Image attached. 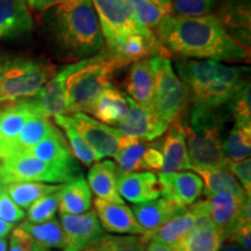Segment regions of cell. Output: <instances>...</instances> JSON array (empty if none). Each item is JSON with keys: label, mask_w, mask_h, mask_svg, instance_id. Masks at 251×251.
<instances>
[{"label": "cell", "mask_w": 251, "mask_h": 251, "mask_svg": "<svg viewBox=\"0 0 251 251\" xmlns=\"http://www.w3.org/2000/svg\"><path fill=\"white\" fill-rule=\"evenodd\" d=\"M6 190V184L2 181L1 178H0V194H1Z\"/></svg>", "instance_id": "cell-53"}, {"label": "cell", "mask_w": 251, "mask_h": 251, "mask_svg": "<svg viewBox=\"0 0 251 251\" xmlns=\"http://www.w3.org/2000/svg\"><path fill=\"white\" fill-rule=\"evenodd\" d=\"M90 114L106 126H117L128 113L127 96L111 86L100 94L91 106Z\"/></svg>", "instance_id": "cell-29"}, {"label": "cell", "mask_w": 251, "mask_h": 251, "mask_svg": "<svg viewBox=\"0 0 251 251\" xmlns=\"http://www.w3.org/2000/svg\"><path fill=\"white\" fill-rule=\"evenodd\" d=\"M50 25L57 42L72 58L92 57L105 46L91 0H65L55 6Z\"/></svg>", "instance_id": "cell-3"}, {"label": "cell", "mask_w": 251, "mask_h": 251, "mask_svg": "<svg viewBox=\"0 0 251 251\" xmlns=\"http://www.w3.org/2000/svg\"><path fill=\"white\" fill-rule=\"evenodd\" d=\"M59 197L57 192L43 197L34 202L27 211V221L30 224H43L55 218L58 211Z\"/></svg>", "instance_id": "cell-40"}, {"label": "cell", "mask_w": 251, "mask_h": 251, "mask_svg": "<svg viewBox=\"0 0 251 251\" xmlns=\"http://www.w3.org/2000/svg\"><path fill=\"white\" fill-rule=\"evenodd\" d=\"M224 153L228 162H240L250 158L251 122H235L224 141Z\"/></svg>", "instance_id": "cell-33"}, {"label": "cell", "mask_w": 251, "mask_h": 251, "mask_svg": "<svg viewBox=\"0 0 251 251\" xmlns=\"http://www.w3.org/2000/svg\"><path fill=\"white\" fill-rule=\"evenodd\" d=\"M58 197L59 214H83L89 212L92 205V192L81 175L63 184Z\"/></svg>", "instance_id": "cell-28"}, {"label": "cell", "mask_w": 251, "mask_h": 251, "mask_svg": "<svg viewBox=\"0 0 251 251\" xmlns=\"http://www.w3.org/2000/svg\"><path fill=\"white\" fill-rule=\"evenodd\" d=\"M98 17L100 28L108 49L115 47L130 34L155 36L135 17L130 0H91Z\"/></svg>", "instance_id": "cell-8"}, {"label": "cell", "mask_w": 251, "mask_h": 251, "mask_svg": "<svg viewBox=\"0 0 251 251\" xmlns=\"http://www.w3.org/2000/svg\"><path fill=\"white\" fill-rule=\"evenodd\" d=\"M62 185L19 181L6 185V192L20 208L28 209L37 200L61 190Z\"/></svg>", "instance_id": "cell-32"}, {"label": "cell", "mask_w": 251, "mask_h": 251, "mask_svg": "<svg viewBox=\"0 0 251 251\" xmlns=\"http://www.w3.org/2000/svg\"><path fill=\"white\" fill-rule=\"evenodd\" d=\"M228 170L230 174L237 178L238 184L243 188L248 197L251 194V161L250 158L243 159L240 162H229L228 163Z\"/></svg>", "instance_id": "cell-45"}, {"label": "cell", "mask_w": 251, "mask_h": 251, "mask_svg": "<svg viewBox=\"0 0 251 251\" xmlns=\"http://www.w3.org/2000/svg\"><path fill=\"white\" fill-rule=\"evenodd\" d=\"M128 113L126 117L115 126L117 130L122 136L129 137L143 142H150L159 139L169 126L157 118L155 112L147 111L137 105L133 99L127 96Z\"/></svg>", "instance_id": "cell-13"}, {"label": "cell", "mask_w": 251, "mask_h": 251, "mask_svg": "<svg viewBox=\"0 0 251 251\" xmlns=\"http://www.w3.org/2000/svg\"><path fill=\"white\" fill-rule=\"evenodd\" d=\"M29 235L35 242L46 249H63L64 234L62 226L56 218L43 224H30L25 221L18 226Z\"/></svg>", "instance_id": "cell-34"}, {"label": "cell", "mask_w": 251, "mask_h": 251, "mask_svg": "<svg viewBox=\"0 0 251 251\" xmlns=\"http://www.w3.org/2000/svg\"><path fill=\"white\" fill-rule=\"evenodd\" d=\"M219 251H246L244 249H242L241 247H238L237 244L234 243H228L224 246L222 248H220Z\"/></svg>", "instance_id": "cell-51"}, {"label": "cell", "mask_w": 251, "mask_h": 251, "mask_svg": "<svg viewBox=\"0 0 251 251\" xmlns=\"http://www.w3.org/2000/svg\"><path fill=\"white\" fill-rule=\"evenodd\" d=\"M144 251H172V249L166 244L159 242V241L149 240Z\"/></svg>", "instance_id": "cell-48"}, {"label": "cell", "mask_w": 251, "mask_h": 251, "mask_svg": "<svg viewBox=\"0 0 251 251\" xmlns=\"http://www.w3.org/2000/svg\"><path fill=\"white\" fill-rule=\"evenodd\" d=\"M8 243L6 238H0V251H7Z\"/></svg>", "instance_id": "cell-52"}, {"label": "cell", "mask_w": 251, "mask_h": 251, "mask_svg": "<svg viewBox=\"0 0 251 251\" xmlns=\"http://www.w3.org/2000/svg\"><path fill=\"white\" fill-rule=\"evenodd\" d=\"M0 174H1V165H0Z\"/></svg>", "instance_id": "cell-54"}, {"label": "cell", "mask_w": 251, "mask_h": 251, "mask_svg": "<svg viewBox=\"0 0 251 251\" xmlns=\"http://www.w3.org/2000/svg\"><path fill=\"white\" fill-rule=\"evenodd\" d=\"M216 0H172L176 15L179 17H202L212 13Z\"/></svg>", "instance_id": "cell-41"}, {"label": "cell", "mask_w": 251, "mask_h": 251, "mask_svg": "<svg viewBox=\"0 0 251 251\" xmlns=\"http://www.w3.org/2000/svg\"><path fill=\"white\" fill-rule=\"evenodd\" d=\"M34 115H40V113L33 99L21 100L0 108V148L15 140Z\"/></svg>", "instance_id": "cell-25"}, {"label": "cell", "mask_w": 251, "mask_h": 251, "mask_svg": "<svg viewBox=\"0 0 251 251\" xmlns=\"http://www.w3.org/2000/svg\"><path fill=\"white\" fill-rule=\"evenodd\" d=\"M118 192L124 200L134 205L158 199L162 187L157 175L153 172H128L118 174Z\"/></svg>", "instance_id": "cell-17"}, {"label": "cell", "mask_w": 251, "mask_h": 251, "mask_svg": "<svg viewBox=\"0 0 251 251\" xmlns=\"http://www.w3.org/2000/svg\"><path fill=\"white\" fill-rule=\"evenodd\" d=\"M0 165H1L0 178L6 185L9 183H19V181L64 184L80 175V172L58 168L40 161L27 152L14 153L6 157Z\"/></svg>", "instance_id": "cell-9"}, {"label": "cell", "mask_w": 251, "mask_h": 251, "mask_svg": "<svg viewBox=\"0 0 251 251\" xmlns=\"http://www.w3.org/2000/svg\"><path fill=\"white\" fill-rule=\"evenodd\" d=\"M7 251H51L46 249L42 246L31 238L26 231L20 227L14 228L12 230L9 238V247Z\"/></svg>", "instance_id": "cell-43"}, {"label": "cell", "mask_w": 251, "mask_h": 251, "mask_svg": "<svg viewBox=\"0 0 251 251\" xmlns=\"http://www.w3.org/2000/svg\"><path fill=\"white\" fill-rule=\"evenodd\" d=\"M193 171L201 178L203 184L202 192L206 197L218 193L247 196L236 178L228 170V168H202L194 169Z\"/></svg>", "instance_id": "cell-31"}, {"label": "cell", "mask_w": 251, "mask_h": 251, "mask_svg": "<svg viewBox=\"0 0 251 251\" xmlns=\"http://www.w3.org/2000/svg\"><path fill=\"white\" fill-rule=\"evenodd\" d=\"M148 238L137 235L103 234L84 251H144Z\"/></svg>", "instance_id": "cell-37"}, {"label": "cell", "mask_w": 251, "mask_h": 251, "mask_svg": "<svg viewBox=\"0 0 251 251\" xmlns=\"http://www.w3.org/2000/svg\"><path fill=\"white\" fill-rule=\"evenodd\" d=\"M148 143L139 141L119 150L115 155L118 174H128V172H142L143 166V153L146 151Z\"/></svg>", "instance_id": "cell-38"}, {"label": "cell", "mask_w": 251, "mask_h": 251, "mask_svg": "<svg viewBox=\"0 0 251 251\" xmlns=\"http://www.w3.org/2000/svg\"><path fill=\"white\" fill-rule=\"evenodd\" d=\"M70 118L78 133L93 150L97 162L107 157H115L120 150L122 136L117 128L107 127L85 113H74Z\"/></svg>", "instance_id": "cell-11"}, {"label": "cell", "mask_w": 251, "mask_h": 251, "mask_svg": "<svg viewBox=\"0 0 251 251\" xmlns=\"http://www.w3.org/2000/svg\"><path fill=\"white\" fill-rule=\"evenodd\" d=\"M165 133L162 143L163 166L161 174L168 175L191 170L181 118L179 117L172 121Z\"/></svg>", "instance_id": "cell-19"}, {"label": "cell", "mask_w": 251, "mask_h": 251, "mask_svg": "<svg viewBox=\"0 0 251 251\" xmlns=\"http://www.w3.org/2000/svg\"><path fill=\"white\" fill-rule=\"evenodd\" d=\"M175 67L186 87L188 100L198 108L219 109L248 84L243 79L246 68L197 59H179Z\"/></svg>", "instance_id": "cell-2"}, {"label": "cell", "mask_w": 251, "mask_h": 251, "mask_svg": "<svg viewBox=\"0 0 251 251\" xmlns=\"http://www.w3.org/2000/svg\"><path fill=\"white\" fill-rule=\"evenodd\" d=\"M107 52L122 69L126 65L151 58L153 56H164L166 51L159 45L156 36L148 37L141 34H130L112 49H107Z\"/></svg>", "instance_id": "cell-18"}, {"label": "cell", "mask_w": 251, "mask_h": 251, "mask_svg": "<svg viewBox=\"0 0 251 251\" xmlns=\"http://www.w3.org/2000/svg\"><path fill=\"white\" fill-rule=\"evenodd\" d=\"M153 4L159 6L163 11H165L169 15H172L174 13V7H172V0H150Z\"/></svg>", "instance_id": "cell-49"}, {"label": "cell", "mask_w": 251, "mask_h": 251, "mask_svg": "<svg viewBox=\"0 0 251 251\" xmlns=\"http://www.w3.org/2000/svg\"><path fill=\"white\" fill-rule=\"evenodd\" d=\"M222 244L224 237L215 227H194L172 251H219Z\"/></svg>", "instance_id": "cell-35"}, {"label": "cell", "mask_w": 251, "mask_h": 251, "mask_svg": "<svg viewBox=\"0 0 251 251\" xmlns=\"http://www.w3.org/2000/svg\"><path fill=\"white\" fill-rule=\"evenodd\" d=\"M206 198L213 224L222 234L224 242L228 241L236 228L244 203L250 197L218 193Z\"/></svg>", "instance_id": "cell-16"}, {"label": "cell", "mask_w": 251, "mask_h": 251, "mask_svg": "<svg viewBox=\"0 0 251 251\" xmlns=\"http://www.w3.org/2000/svg\"><path fill=\"white\" fill-rule=\"evenodd\" d=\"M191 170L202 168H228L224 153V118L218 109L192 106L186 124H183Z\"/></svg>", "instance_id": "cell-4"}, {"label": "cell", "mask_w": 251, "mask_h": 251, "mask_svg": "<svg viewBox=\"0 0 251 251\" xmlns=\"http://www.w3.org/2000/svg\"><path fill=\"white\" fill-rule=\"evenodd\" d=\"M63 1L65 0H26L27 5H29L31 8L36 9V11H46V9L62 4Z\"/></svg>", "instance_id": "cell-47"}, {"label": "cell", "mask_w": 251, "mask_h": 251, "mask_svg": "<svg viewBox=\"0 0 251 251\" xmlns=\"http://www.w3.org/2000/svg\"><path fill=\"white\" fill-rule=\"evenodd\" d=\"M26 0H0V40L14 39L33 29Z\"/></svg>", "instance_id": "cell-21"}, {"label": "cell", "mask_w": 251, "mask_h": 251, "mask_svg": "<svg viewBox=\"0 0 251 251\" xmlns=\"http://www.w3.org/2000/svg\"><path fill=\"white\" fill-rule=\"evenodd\" d=\"M149 62L153 74V111L163 124L170 126L186 107L187 90L168 57L153 56Z\"/></svg>", "instance_id": "cell-7"}, {"label": "cell", "mask_w": 251, "mask_h": 251, "mask_svg": "<svg viewBox=\"0 0 251 251\" xmlns=\"http://www.w3.org/2000/svg\"><path fill=\"white\" fill-rule=\"evenodd\" d=\"M126 91L128 97L134 100L137 105L153 111V74L149 58L135 62L130 65L126 78Z\"/></svg>", "instance_id": "cell-23"}, {"label": "cell", "mask_w": 251, "mask_h": 251, "mask_svg": "<svg viewBox=\"0 0 251 251\" xmlns=\"http://www.w3.org/2000/svg\"><path fill=\"white\" fill-rule=\"evenodd\" d=\"M194 226H196V214L191 207H187L183 213L169 220L168 222L157 228L147 238H148V241H159V242L166 244L172 249V248L178 246L192 231Z\"/></svg>", "instance_id": "cell-30"}, {"label": "cell", "mask_w": 251, "mask_h": 251, "mask_svg": "<svg viewBox=\"0 0 251 251\" xmlns=\"http://www.w3.org/2000/svg\"><path fill=\"white\" fill-rule=\"evenodd\" d=\"M155 30L163 49L184 59L238 62L249 58V50L229 35L213 14L166 15Z\"/></svg>", "instance_id": "cell-1"}, {"label": "cell", "mask_w": 251, "mask_h": 251, "mask_svg": "<svg viewBox=\"0 0 251 251\" xmlns=\"http://www.w3.org/2000/svg\"><path fill=\"white\" fill-rule=\"evenodd\" d=\"M130 4L137 20L150 30L156 29L163 19L169 15L150 0H130Z\"/></svg>", "instance_id": "cell-39"}, {"label": "cell", "mask_w": 251, "mask_h": 251, "mask_svg": "<svg viewBox=\"0 0 251 251\" xmlns=\"http://www.w3.org/2000/svg\"><path fill=\"white\" fill-rule=\"evenodd\" d=\"M162 187V196L165 199L187 208L202 194L203 184L196 172L180 171L175 174L157 175Z\"/></svg>", "instance_id": "cell-15"}, {"label": "cell", "mask_w": 251, "mask_h": 251, "mask_svg": "<svg viewBox=\"0 0 251 251\" xmlns=\"http://www.w3.org/2000/svg\"><path fill=\"white\" fill-rule=\"evenodd\" d=\"M55 128L48 118L42 115H34L26 122L15 140L0 148V161L14 153L28 151L41 141L45 140Z\"/></svg>", "instance_id": "cell-26"}, {"label": "cell", "mask_w": 251, "mask_h": 251, "mask_svg": "<svg viewBox=\"0 0 251 251\" xmlns=\"http://www.w3.org/2000/svg\"><path fill=\"white\" fill-rule=\"evenodd\" d=\"M90 61L91 57L80 59L79 62L68 65L59 72H56L55 76L41 87L36 96L33 97V101L35 102L40 115L48 119L58 115H67L68 102L65 87H67L68 78L75 71L85 67Z\"/></svg>", "instance_id": "cell-10"}, {"label": "cell", "mask_w": 251, "mask_h": 251, "mask_svg": "<svg viewBox=\"0 0 251 251\" xmlns=\"http://www.w3.org/2000/svg\"><path fill=\"white\" fill-rule=\"evenodd\" d=\"M226 31L244 48L250 45V2L249 0H228L219 17Z\"/></svg>", "instance_id": "cell-24"}, {"label": "cell", "mask_w": 251, "mask_h": 251, "mask_svg": "<svg viewBox=\"0 0 251 251\" xmlns=\"http://www.w3.org/2000/svg\"><path fill=\"white\" fill-rule=\"evenodd\" d=\"M26 152L40 161L48 163V164L80 172L79 166L72 155L67 140L57 127L45 140L41 141L40 143H37L35 147H33Z\"/></svg>", "instance_id": "cell-20"}, {"label": "cell", "mask_w": 251, "mask_h": 251, "mask_svg": "<svg viewBox=\"0 0 251 251\" xmlns=\"http://www.w3.org/2000/svg\"><path fill=\"white\" fill-rule=\"evenodd\" d=\"M59 224L64 234L62 251H84L105 234L94 209L77 215L59 214Z\"/></svg>", "instance_id": "cell-12"}, {"label": "cell", "mask_w": 251, "mask_h": 251, "mask_svg": "<svg viewBox=\"0 0 251 251\" xmlns=\"http://www.w3.org/2000/svg\"><path fill=\"white\" fill-rule=\"evenodd\" d=\"M119 69L115 59L106 51L92 56L85 67L75 71L68 78L65 87L68 113H89L96 99L112 86L113 78Z\"/></svg>", "instance_id": "cell-6"}, {"label": "cell", "mask_w": 251, "mask_h": 251, "mask_svg": "<svg viewBox=\"0 0 251 251\" xmlns=\"http://www.w3.org/2000/svg\"><path fill=\"white\" fill-rule=\"evenodd\" d=\"M227 105L235 122H251L249 83L238 91Z\"/></svg>", "instance_id": "cell-42"}, {"label": "cell", "mask_w": 251, "mask_h": 251, "mask_svg": "<svg viewBox=\"0 0 251 251\" xmlns=\"http://www.w3.org/2000/svg\"><path fill=\"white\" fill-rule=\"evenodd\" d=\"M26 216V213L9 198L6 190L0 194V219L7 224L15 225Z\"/></svg>", "instance_id": "cell-44"}, {"label": "cell", "mask_w": 251, "mask_h": 251, "mask_svg": "<svg viewBox=\"0 0 251 251\" xmlns=\"http://www.w3.org/2000/svg\"><path fill=\"white\" fill-rule=\"evenodd\" d=\"M96 212L102 230L117 235L144 236V231L135 218L130 207L96 198L93 200Z\"/></svg>", "instance_id": "cell-14"}, {"label": "cell", "mask_w": 251, "mask_h": 251, "mask_svg": "<svg viewBox=\"0 0 251 251\" xmlns=\"http://www.w3.org/2000/svg\"><path fill=\"white\" fill-rule=\"evenodd\" d=\"M55 75L54 65L42 59L2 56L0 57V105L33 98Z\"/></svg>", "instance_id": "cell-5"}, {"label": "cell", "mask_w": 251, "mask_h": 251, "mask_svg": "<svg viewBox=\"0 0 251 251\" xmlns=\"http://www.w3.org/2000/svg\"><path fill=\"white\" fill-rule=\"evenodd\" d=\"M54 119L56 124L64 130L65 135H67L69 142H70V150L75 158L86 166L94 164V162H97V157L86 141L78 133L70 115H58Z\"/></svg>", "instance_id": "cell-36"}, {"label": "cell", "mask_w": 251, "mask_h": 251, "mask_svg": "<svg viewBox=\"0 0 251 251\" xmlns=\"http://www.w3.org/2000/svg\"><path fill=\"white\" fill-rule=\"evenodd\" d=\"M14 229V225L7 224L0 219V238H6Z\"/></svg>", "instance_id": "cell-50"}, {"label": "cell", "mask_w": 251, "mask_h": 251, "mask_svg": "<svg viewBox=\"0 0 251 251\" xmlns=\"http://www.w3.org/2000/svg\"><path fill=\"white\" fill-rule=\"evenodd\" d=\"M185 209L186 208L165 198H158L151 201L131 207L135 218L143 229L144 237H148L157 228L161 227L174 216L183 213Z\"/></svg>", "instance_id": "cell-22"}, {"label": "cell", "mask_w": 251, "mask_h": 251, "mask_svg": "<svg viewBox=\"0 0 251 251\" xmlns=\"http://www.w3.org/2000/svg\"><path fill=\"white\" fill-rule=\"evenodd\" d=\"M86 181L91 192L96 194L99 199L115 203H125L118 192V169L113 161L106 159L91 165Z\"/></svg>", "instance_id": "cell-27"}, {"label": "cell", "mask_w": 251, "mask_h": 251, "mask_svg": "<svg viewBox=\"0 0 251 251\" xmlns=\"http://www.w3.org/2000/svg\"><path fill=\"white\" fill-rule=\"evenodd\" d=\"M143 166L144 171H162L163 155L162 151L157 147L148 144L146 151L143 153Z\"/></svg>", "instance_id": "cell-46"}]
</instances>
